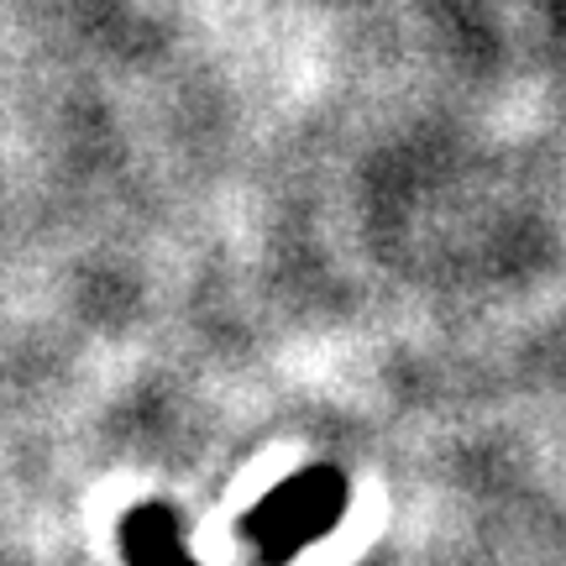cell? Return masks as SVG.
I'll return each mask as SVG.
<instances>
[{"instance_id":"obj_1","label":"cell","mask_w":566,"mask_h":566,"mask_svg":"<svg viewBox=\"0 0 566 566\" xmlns=\"http://www.w3.org/2000/svg\"><path fill=\"white\" fill-rule=\"evenodd\" d=\"M346 483L331 467H304L283 488H273L263 504L247 514V541L258 546L263 562H289L294 551L321 541L325 530L342 520Z\"/></svg>"},{"instance_id":"obj_2","label":"cell","mask_w":566,"mask_h":566,"mask_svg":"<svg viewBox=\"0 0 566 566\" xmlns=\"http://www.w3.org/2000/svg\"><path fill=\"white\" fill-rule=\"evenodd\" d=\"M126 566H200L179 541V525L163 504H142L122 530Z\"/></svg>"}]
</instances>
